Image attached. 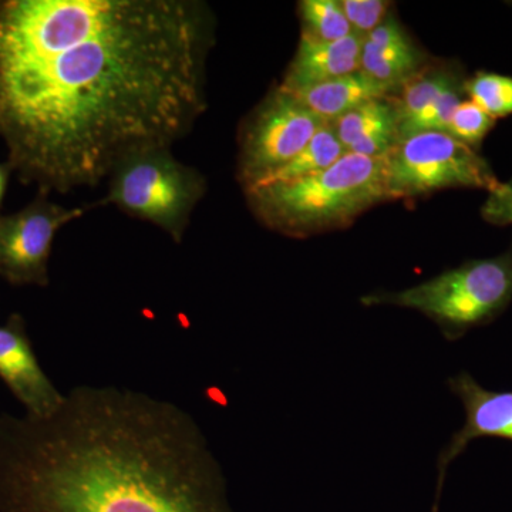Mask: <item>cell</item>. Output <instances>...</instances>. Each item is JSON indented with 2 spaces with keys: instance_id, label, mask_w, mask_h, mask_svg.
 <instances>
[{
  "instance_id": "1",
  "label": "cell",
  "mask_w": 512,
  "mask_h": 512,
  "mask_svg": "<svg viewBox=\"0 0 512 512\" xmlns=\"http://www.w3.org/2000/svg\"><path fill=\"white\" fill-rule=\"evenodd\" d=\"M215 19L198 0L0 2V138L20 183L97 187L207 110Z\"/></svg>"
},
{
  "instance_id": "2",
  "label": "cell",
  "mask_w": 512,
  "mask_h": 512,
  "mask_svg": "<svg viewBox=\"0 0 512 512\" xmlns=\"http://www.w3.org/2000/svg\"><path fill=\"white\" fill-rule=\"evenodd\" d=\"M0 512H234L183 407L119 386L73 387L49 416L0 414Z\"/></svg>"
},
{
  "instance_id": "3",
  "label": "cell",
  "mask_w": 512,
  "mask_h": 512,
  "mask_svg": "<svg viewBox=\"0 0 512 512\" xmlns=\"http://www.w3.org/2000/svg\"><path fill=\"white\" fill-rule=\"evenodd\" d=\"M244 192L249 210L264 227L305 239L348 228L370 208L389 201L386 160L346 154L319 173Z\"/></svg>"
},
{
  "instance_id": "4",
  "label": "cell",
  "mask_w": 512,
  "mask_h": 512,
  "mask_svg": "<svg viewBox=\"0 0 512 512\" xmlns=\"http://www.w3.org/2000/svg\"><path fill=\"white\" fill-rule=\"evenodd\" d=\"M363 306L412 309L436 323L448 342L490 325L512 302V245L494 258L470 259L403 291H377Z\"/></svg>"
},
{
  "instance_id": "5",
  "label": "cell",
  "mask_w": 512,
  "mask_h": 512,
  "mask_svg": "<svg viewBox=\"0 0 512 512\" xmlns=\"http://www.w3.org/2000/svg\"><path fill=\"white\" fill-rule=\"evenodd\" d=\"M205 192L207 180L197 168L178 161L171 148L154 147L121 160L107 178L106 195L94 205H113L183 244Z\"/></svg>"
},
{
  "instance_id": "6",
  "label": "cell",
  "mask_w": 512,
  "mask_h": 512,
  "mask_svg": "<svg viewBox=\"0 0 512 512\" xmlns=\"http://www.w3.org/2000/svg\"><path fill=\"white\" fill-rule=\"evenodd\" d=\"M384 160L389 201H412L448 188L490 192L500 184L477 150L437 131L402 138Z\"/></svg>"
},
{
  "instance_id": "7",
  "label": "cell",
  "mask_w": 512,
  "mask_h": 512,
  "mask_svg": "<svg viewBox=\"0 0 512 512\" xmlns=\"http://www.w3.org/2000/svg\"><path fill=\"white\" fill-rule=\"evenodd\" d=\"M325 124L288 90L274 87L239 128V184L247 190L262 183L298 156Z\"/></svg>"
},
{
  "instance_id": "8",
  "label": "cell",
  "mask_w": 512,
  "mask_h": 512,
  "mask_svg": "<svg viewBox=\"0 0 512 512\" xmlns=\"http://www.w3.org/2000/svg\"><path fill=\"white\" fill-rule=\"evenodd\" d=\"M94 207H63L37 191L22 210L0 215V278L13 286L46 288L57 232Z\"/></svg>"
},
{
  "instance_id": "9",
  "label": "cell",
  "mask_w": 512,
  "mask_h": 512,
  "mask_svg": "<svg viewBox=\"0 0 512 512\" xmlns=\"http://www.w3.org/2000/svg\"><path fill=\"white\" fill-rule=\"evenodd\" d=\"M447 386L463 403L466 423L451 436L437 458V485L431 512H439L448 467L470 443L485 437L512 443V390L495 392L485 389L467 372L450 377Z\"/></svg>"
},
{
  "instance_id": "10",
  "label": "cell",
  "mask_w": 512,
  "mask_h": 512,
  "mask_svg": "<svg viewBox=\"0 0 512 512\" xmlns=\"http://www.w3.org/2000/svg\"><path fill=\"white\" fill-rule=\"evenodd\" d=\"M0 380L28 416H49L63 403L64 393L40 365L20 313H12L0 323Z\"/></svg>"
},
{
  "instance_id": "11",
  "label": "cell",
  "mask_w": 512,
  "mask_h": 512,
  "mask_svg": "<svg viewBox=\"0 0 512 512\" xmlns=\"http://www.w3.org/2000/svg\"><path fill=\"white\" fill-rule=\"evenodd\" d=\"M431 60L393 12L363 37L360 49V70L394 93Z\"/></svg>"
},
{
  "instance_id": "12",
  "label": "cell",
  "mask_w": 512,
  "mask_h": 512,
  "mask_svg": "<svg viewBox=\"0 0 512 512\" xmlns=\"http://www.w3.org/2000/svg\"><path fill=\"white\" fill-rule=\"evenodd\" d=\"M336 136L346 153L383 158L402 140L399 113L392 96L366 101L333 121Z\"/></svg>"
},
{
  "instance_id": "13",
  "label": "cell",
  "mask_w": 512,
  "mask_h": 512,
  "mask_svg": "<svg viewBox=\"0 0 512 512\" xmlns=\"http://www.w3.org/2000/svg\"><path fill=\"white\" fill-rule=\"evenodd\" d=\"M362 40L355 33L336 42H316L301 37L295 57L279 86L295 93L357 72L360 70Z\"/></svg>"
},
{
  "instance_id": "14",
  "label": "cell",
  "mask_w": 512,
  "mask_h": 512,
  "mask_svg": "<svg viewBox=\"0 0 512 512\" xmlns=\"http://www.w3.org/2000/svg\"><path fill=\"white\" fill-rule=\"evenodd\" d=\"M292 94L319 119L333 123L360 104L393 96L394 92L389 87L377 83L362 70H357L355 73L336 77L329 82L316 84Z\"/></svg>"
},
{
  "instance_id": "15",
  "label": "cell",
  "mask_w": 512,
  "mask_h": 512,
  "mask_svg": "<svg viewBox=\"0 0 512 512\" xmlns=\"http://www.w3.org/2000/svg\"><path fill=\"white\" fill-rule=\"evenodd\" d=\"M467 79V74L460 63L431 60L424 69L400 86L392 96L394 106L399 113L400 124L419 113L423 107L451 87L466 83Z\"/></svg>"
},
{
  "instance_id": "16",
  "label": "cell",
  "mask_w": 512,
  "mask_h": 512,
  "mask_svg": "<svg viewBox=\"0 0 512 512\" xmlns=\"http://www.w3.org/2000/svg\"><path fill=\"white\" fill-rule=\"evenodd\" d=\"M345 147L336 136L332 123H326L309 141L298 156L293 157L281 168L266 177L262 184L281 183V181L298 180L319 171L326 170L330 165L338 163L346 156ZM256 187V185H254ZM248 190V188H247Z\"/></svg>"
},
{
  "instance_id": "17",
  "label": "cell",
  "mask_w": 512,
  "mask_h": 512,
  "mask_svg": "<svg viewBox=\"0 0 512 512\" xmlns=\"http://www.w3.org/2000/svg\"><path fill=\"white\" fill-rule=\"evenodd\" d=\"M298 13L302 37L306 39L336 42L353 35L339 0H302L298 3Z\"/></svg>"
},
{
  "instance_id": "18",
  "label": "cell",
  "mask_w": 512,
  "mask_h": 512,
  "mask_svg": "<svg viewBox=\"0 0 512 512\" xmlns=\"http://www.w3.org/2000/svg\"><path fill=\"white\" fill-rule=\"evenodd\" d=\"M467 99L474 101L493 119L512 114V77L493 72H477L468 77Z\"/></svg>"
},
{
  "instance_id": "19",
  "label": "cell",
  "mask_w": 512,
  "mask_h": 512,
  "mask_svg": "<svg viewBox=\"0 0 512 512\" xmlns=\"http://www.w3.org/2000/svg\"><path fill=\"white\" fill-rule=\"evenodd\" d=\"M466 83L451 87L423 107L419 113L402 121L400 124L402 138L413 136V134L427 133V131L446 133L448 121L453 116L454 110L457 109L458 104L467 100Z\"/></svg>"
},
{
  "instance_id": "20",
  "label": "cell",
  "mask_w": 512,
  "mask_h": 512,
  "mask_svg": "<svg viewBox=\"0 0 512 512\" xmlns=\"http://www.w3.org/2000/svg\"><path fill=\"white\" fill-rule=\"evenodd\" d=\"M495 123L497 120L485 113L474 101L467 99L458 104L457 109L454 110L453 116L448 121L446 134L478 151L484 138L493 130Z\"/></svg>"
},
{
  "instance_id": "21",
  "label": "cell",
  "mask_w": 512,
  "mask_h": 512,
  "mask_svg": "<svg viewBox=\"0 0 512 512\" xmlns=\"http://www.w3.org/2000/svg\"><path fill=\"white\" fill-rule=\"evenodd\" d=\"M339 2L353 33L362 39L379 28L393 9V3L387 0H339Z\"/></svg>"
},
{
  "instance_id": "22",
  "label": "cell",
  "mask_w": 512,
  "mask_h": 512,
  "mask_svg": "<svg viewBox=\"0 0 512 512\" xmlns=\"http://www.w3.org/2000/svg\"><path fill=\"white\" fill-rule=\"evenodd\" d=\"M481 217L497 227L512 225V178L488 192L487 200L481 207Z\"/></svg>"
},
{
  "instance_id": "23",
  "label": "cell",
  "mask_w": 512,
  "mask_h": 512,
  "mask_svg": "<svg viewBox=\"0 0 512 512\" xmlns=\"http://www.w3.org/2000/svg\"><path fill=\"white\" fill-rule=\"evenodd\" d=\"M12 174L13 171L12 168H10L8 161L0 163V212H2L3 201H5L6 190H8L10 175Z\"/></svg>"
}]
</instances>
